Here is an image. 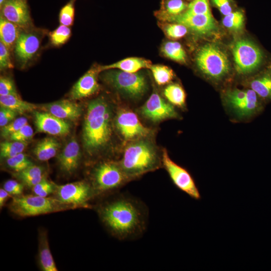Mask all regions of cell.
Masks as SVG:
<instances>
[{
	"instance_id": "6da1fadb",
	"label": "cell",
	"mask_w": 271,
	"mask_h": 271,
	"mask_svg": "<svg viewBox=\"0 0 271 271\" xmlns=\"http://www.w3.org/2000/svg\"><path fill=\"white\" fill-rule=\"evenodd\" d=\"M98 212L105 226L119 240L138 239L147 229L149 220L147 205L126 193L119 194L104 203Z\"/></svg>"
},
{
	"instance_id": "7a4b0ae2",
	"label": "cell",
	"mask_w": 271,
	"mask_h": 271,
	"mask_svg": "<svg viewBox=\"0 0 271 271\" xmlns=\"http://www.w3.org/2000/svg\"><path fill=\"white\" fill-rule=\"evenodd\" d=\"M112 105L103 96L90 101L87 106L82 130V141L86 152L95 156L110 144L115 116Z\"/></svg>"
},
{
	"instance_id": "3957f363",
	"label": "cell",
	"mask_w": 271,
	"mask_h": 271,
	"mask_svg": "<svg viewBox=\"0 0 271 271\" xmlns=\"http://www.w3.org/2000/svg\"><path fill=\"white\" fill-rule=\"evenodd\" d=\"M118 162L130 181L162 167V151L152 137L139 139L125 144Z\"/></svg>"
},
{
	"instance_id": "277c9868",
	"label": "cell",
	"mask_w": 271,
	"mask_h": 271,
	"mask_svg": "<svg viewBox=\"0 0 271 271\" xmlns=\"http://www.w3.org/2000/svg\"><path fill=\"white\" fill-rule=\"evenodd\" d=\"M223 107L235 122H247L261 114L266 103L250 88H229L222 94Z\"/></svg>"
},
{
	"instance_id": "5b68a950",
	"label": "cell",
	"mask_w": 271,
	"mask_h": 271,
	"mask_svg": "<svg viewBox=\"0 0 271 271\" xmlns=\"http://www.w3.org/2000/svg\"><path fill=\"white\" fill-rule=\"evenodd\" d=\"M196 66L208 80L218 84L229 76L231 67L226 53L218 45L207 43L201 47L195 56Z\"/></svg>"
},
{
	"instance_id": "8992f818",
	"label": "cell",
	"mask_w": 271,
	"mask_h": 271,
	"mask_svg": "<svg viewBox=\"0 0 271 271\" xmlns=\"http://www.w3.org/2000/svg\"><path fill=\"white\" fill-rule=\"evenodd\" d=\"M231 51L235 69L239 75L257 73L264 68L263 66L268 65H265L267 57L264 51L250 40H237L231 46Z\"/></svg>"
},
{
	"instance_id": "52a82bcc",
	"label": "cell",
	"mask_w": 271,
	"mask_h": 271,
	"mask_svg": "<svg viewBox=\"0 0 271 271\" xmlns=\"http://www.w3.org/2000/svg\"><path fill=\"white\" fill-rule=\"evenodd\" d=\"M70 206L56 198L28 195L13 197L9 209L18 216L27 217L61 211L70 208Z\"/></svg>"
},
{
	"instance_id": "ba28073f",
	"label": "cell",
	"mask_w": 271,
	"mask_h": 271,
	"mask_svg": "<svg viewBox=\"0 0 271 271\" xmlns=\"http://www.w3.org/2000/svg\"><path fill=\"white\" fill-rule=\"evenodd\" d=\"M101 76L103 80L123 96L138 99L146 93L148 86L144 75L128 73L117 69H109Z\"/></svg>"
},
{
	"instance_id": "9c48e42d",
	"label": "cell",
	"mask_w": 271,
	"mask_h": 271,
	"mask_svg": "<svg viewBox=\"0 0 271 271\" xmlns=\"http://www.w3.org/2000/svg\"><path fill=\"white\" fill-rule=\"evenodd\" d=\"M129 182L118 161L102 162L92 171L91 186L95 195L117 190Z\"/></svg>"
},
{
	"instance_id": "30bf717a",
	"label": "cell",
	"mask_w": 271,
	"mask_h": 271,
	"mask_svg": "<svg viewBox=\"0 0 271 271\" xmlns=\"http://www.w3.org/2000/svg\"><path fill=\"white\" fill-rule=\"evenodd\" d=\"M114 125L120 137L126 144L139 139L152 137L155 131L144 125L133 111L124 107L116 111Z\"/></svg>"
},
{
	"instance_id": "8fae6325",
	"label": "cell",
	"mask_w": 271,
	"mask_h": 271,
	"mask_svg": "<svg viewBox=\"0 0 271 271\" xmlns=\"http://www.w3.org/2000/svg\"><path fill=\"white\" fill-rule=\"evenodd\" d=\"M162 167L177 189L194 200L201 199L199 189L191 173L186 168L173 161L165 149L162 150Z\"/></svg>"
},
{
	"instance_id": "7c38bea8",
	"label": "cell",
	"mask_w": 271,
	"mask_h": 271,
	"mask_svg": "<svg viewBox=\"0 0 271 271\" xmlns=\"http://www.w3.org/2000/svg\"><path fill=\"white\" fill-rule=\"evenodd\" d=\"M56 198L73 207L87 206V202L94 196L92 186L85 181H79L56 186Z\"/></svg>"
},
{
	"instance_id": "4fadbf2b",
	"label": "cell",
	"mask_w": 271,
	"mask_h": 271,
	"mask_svg": "<svg viewBox=\"0 0 271 271\" xmlns=\"http://www.w3.org/2000/svg\"><path fill=\"white\" fill-rule=\"evenodd\" d=\"M175 107L157 92H154L139 111L145 118L156 123L167 119L180 118Z\"/></svg>"
},
{
	"instance_id": "5bb4252c",
	"label": "cell",
	"mask_w": 271,
	"mask_h": 271,
	"mask_svg": "<svg viewBox=\"0 0 271 271\" xmlns=\"http://www.w3.org/2000/svg\"><path fill=\"white\" fill-rule=\"evenodd\" d=\"M160 20L182 24L201 36L212 35L218 30L211 14H193L185 11L177 16L165 17Z\"/></svg>"
},
{
	"instance_id": "9a60e30c",
	"label": "cell",
	"mask_w": 271,
	"mask_h": 271,
	"mask_svg": "<svg viewBox=\"0 0 271 271\" xmlns=\"http://www.w3.org/2000/svg\"><path fill=\"white\" fill-rule=\"evenodd\" d=\"M34 122L37 130L50 135L64 136L70 131L69 123L45 111H34Z\"/></svg>"
},
{
	"instance_id": "2e32d148",
	"label": "cell",
	"mask_w": 271,
	"mask_h": 271,
	"mask_svg": "<svg viewBox=\"0 0 271 271\" xmlns=\"http://www.w3.org/2000/svg\"><path fill=\"white\" fill-rule=\"evenodd\" d=\"M1 15L22 29L29 27L31 24L27 0H7L1 8Z\"/></svg>"
},
{
	"instance_id": "e0dca14e",
	"label": "cell",
	"mask_w": 271,
	"mask_h": 271,
	"mask_svg": "<svg viewBox=\"0 0 271 271\" xmlns=\"http://www.w3.org/2000/svg\"><path fill=\"white\" fill-rule=\"evenodd\" d=\"M40 42L37 34L22 31L14 47L15 55L22 67L25 66L37 53Z\"/></svg>"
},
{
	"instance_id": "ac0fdd59",
	"label": "cell",
	"mask_w": 271,
	"mask_h": 271,
	"mask_svg": "<svg viewBox=\"0 0 271 271\" xmlns=\"http://www.w3.org/2000/svg\"><path fill=\"white\" fill-rule=\"evenodd\" d=\"M100 72L99 66H94L88 70L72 87L70 97L78 100L89 97L99 89L97 76Z\"/></svg>"
},
{
	"instance_id": "d6986e66",
	"label": "cell",
	"mask_w": 271,
	"mask_h": 271,
	"mask_svg": "<svg viewBox=\"0 0 271 271\" xmlns=\"http://www.w3.org/2000/svg\"><path fill=\"white\" fill-rule=\"evenodd\" d=\"M42 109L59 118L75 121L82 113V107L79 104L69 100H61L44 104Z\"/></svg>"
},
{
	"instance_id": "ffe728a7",
	"label": "cell",
	"mask_w": 271,
	"mask_h": 271,
	"mask_svg": "<svg viewBox=\"0 0 271 271\" xmlns=\"http://www.w3.org/2000/svg\"><path fill=\"white\" fill-rule=\"evenodd\" d=\"M266 104L271 101V64H269L251 77L246 82Z\"/></svg>"
},
{
	"instance_id": "44dd1931",
	"label": "cell",
	"mask_w": 271,
	"mask_h": 271,
	"mask_svg": "<svg viewBox=\"0 0 271 271\" xmlns=\"http://www.w3.org/2000/svg\"><path fill=\"white\" fill-rule=\"evenodd\" d=\"M80 158L79 145L75 138H72L65 145L57 159L61 169L70 174L77 169Z\"/></svg>"
},
{
	"instance_id": "7402d4cb",
	"label": "cell",
	"mask_w": 271,
	"mask_h": 271,
	"mask_svg": "<svg viewBox=\"0 0 271 271\" xmlns=\"http://www.w3.org/2000/svg\"><path fill=\"white\" fill-rule=\"evenodd\" d=\"M151 62L148 60L139 57H128L114 63L99 66L101 71L109 69H117L128 73H137L143 68H149Z\"/></svg>"
},
{
	"instance_id": "603a6c76",
	"label": "cell",
	"mask_w": 271,
	"mask_h": 271,
	"mask_svg": "<svg viewBox=\"0 0 271 271\" xmlns=\"http://www.w3.org/2000/svg\"><path fill=\"white\" fill-rule=\"evenodd\" d=\"M22 28L0 16V40L9 50L12 49L22 32Z\"/></svg>"
},
{
	"instance_id": "cb8c5ba5",
	"label": "cell",
	"mask_w": 271,
	"mask_h": 271,
	"mask_svg": "<svg viewBox=\"0 0 271 271\" xmlns=\"http://www.w3.org/2000/svg\"><path fill=\"white\" fill-rule=\"evenodd\" d=\"M60 147V143L55 138H45L37 144L33 153L39 160L46 161L56 155Z\"/></svg>"
},
{
	"instance_id": "d4e9b609",
	"label": "cell",
	"mask_w": 271,
	"mask_h": 271,
	"mask_svg": "<svg viewBox=\"0 0 271 271\" xmlns=\"http://www.w3.org/2000/svg\"><path fill=\"white\" fill-rule=\"evenodd\" d=\"M1 106L10 108L18 114L34 111L37 106L33 103L23 100L19 96L13 95L0 96Z\"/></svg>"
},
{
	"instance_id": "484cf974",
	"label": "cell",
	"mask_w": 271,
	"mask_h": 271,
	"mask_svg": "<svg viewBox=\"0 0 271 271\" xmlns=\"http://www.w3.org/2000/svg\"><path fill=\"white\" fill-rule=\"evenodd\" d=\"M39 261L41 268L44 271H57L54 260L50 250L49 243L45 233H41L39 238Z\"/></svg>"
},
{
	"instance_id": "4316f807",
	"label": "cell",
	"mask_w": 271,
	"mask_h": 271,
	"mask_svg": "<svg viewBox=\"0 0 271 271\" xmlns=\"http://www.w3.org/2000/svg\"><path fill=\"white\" fill-rule=\"evenodd\" d=\"M164 95L174 106L182 109L186 108V95L183 88L178 83L168 84L164 89Z\"/></svg>"
},
{
	"instance_id": "83f0119b",
	"label": "cell",
	"mask_w": 271,
	"mask_h": 271,
	"mask_svg": "<svg viewBox=\"0 0 271 271\" xmlns=\"http://www.w3.org/2000/svg\"><path fill=\"white\" fill-rule=\"evenodd\" d=\"M188 6L183 0H162L160 9L155 14L160 20L165 17L180 15L187 10Z\"/></svg>"
},
{
	"instance_id": "f1b7e54d",
	"label": "cell",
	"mask_w": 271,
	"mask_h": 271,
	"mask_svg": "<svg viewBox=\"0 0 271 271\" xmlns=\"http://www.w3.org/2000/svg\"><path fill=\"white\" fill-rule=\"evenodd\" d=\"M163 55L175 61L185 63L187 60L186 53L180 43L175 41H168L163 44L161 47Z\"/></svg>"
},
{
	"instance_id": "f546056e",
	"label": "cell",
	"mask_w": 271,
	"mask_h": 271,
	"mask_svg": "<svg viewBox=\"0 0 271 271\" xmlns=\"http://www.w3.org/2000/svg\"><path fill=\"white\" fill-rule=\"evenodd\" d=\"M156 82L159 85L169 83L174 78L173 71L169 67L163 65H152L149 68Z\"/></svg>"
},
{
	"instance_id": "4dcf8cb0",
	"label": "cell",
	"mask_w": 271,
	"mask_h": 271,
	"mask_svg": "<svg viewBox=\"0 0 271 271\" xmlns=\"http://www.w3.org/2000/svg\"><path fill=\"white\" fill-rule=\"evenodd\" d=\"M27 143L15 141L3 142L0 144V155L2 159H7L24 152Z\"/></svg>"
},
{
	"instance_id": "1f68e13d",
	"label": "cell",
	"mask_w": 271,
	"mask_h": 271,
	"mask_svg": "<svg viewBox=\"0 0 271 271\" xmlns=\"http://www.w3.org/2000/svg\"><path fill=\"white\" fill-rule=\"evenodd\" d=\"M244 21L243 14L241 12L236 11L224 16L222 23L223 25L229 30L238 32L242 29Z\"/></svg>"
},
{
	"instance_id": "d6a6232c",
	"label": "cell",
	"mask_w": 271,
	"mask_h": 271,
	"mask_svg": "<svg viewBox=\"0 0 271 271\" xmlns=\"http://www.w3.org/2000/svg\"><path fill=\"white\" fill-rule=\"evenodd\" d=\"M160 25L166 36L172 39H180L188 32V28L184 25L176 23L164 22Z\"/></svg>"
},
{
	"instance_id": "836d02e7",
	"label": "cell",
	"mask_w": 271,
	"mask_h": 271,
	"mask_svg": "<svg viewBox=\"0 0 271 271\" xmlns=\"http://www.w3.org/2000/svg\"><path fill=\"white\" fill-rule=\"evenodd\" d=\"M71 35L70 28L66 26L60 25L50 33L51 43L54 46H60L65 44Z\"/></svg>"
},
{
	"instance_id": "e575fe53",
	"label": "cell",
	"mask_w": 271,
	"mask_h": 271,
	"mask_svg": "<svg viewBox=\"0 0 271 271\" xmlns=\"http://www.w3.org/2000/svg\"><path fill=\"white\" fill-rule=\"evenodd\" d=\"M7 166L16 173L21 172L33 164L23 153L6 159Z\"/></svg>"
},
{
	"instance_id": "d590c367",
	"label": "cell",
	"mask_w": 271,
	"mask_h": 271,
	"mask_svg": "<svg viewBox=\"0 0 271 271\" xmlns=\"http://www.w3.org/2000/svg\"><path fill=\"white\" fill-rule=\"evenodd\" d=\"M75 0H70L61 9L59 21L61 25L68 27L73 25L75 16Z\"/></svg>"
},
{
	"instance_id": "8d00e7d4",
	"label": "cell",
	"mask_w": 271,
	"mask_h": 271,
	"mask_svg": "<svg viewBox=\"0 0 271 271\" xmlns=\"http://www.w3.org/2000/svg\"><path fill=\"white\" fill-rule=\"evenodd\" d=\"M27 124L28 119L26 117H20L15 119L6 125L1 127V135L2 137L8 139L11 134Z\"/></svg>"
},
{
	"instance_id": "74e56055",
	"label": "cell",
	"mask_w": 271,
	"mask_h": 271,
	"mask_svg": "<svg viewBox=\"0 0 271 271\" xmlns=\"http://www.w3.org/2000/svg\"><path fill=\"white\" fill-rule=\"evenodd\" d=\"M43 169L39 166L32 165L24 170L16 173L15 175L16 178L25 182L43 176Z\"/></svg>"
},
{
	"instance_id": "f35d334b",
	"label": "cell",
	"mask_w": 271,
	"mask_h": 271,
	"mask_svg": "<svg viewBox=\"0 0 271 271\" xmlns=\"http://www.w3.org/2000/svg\"><path fill=\"white\" fill-rule=\"evenodd\" d=\"M185 11L193 14H211L208 0H193Z\"/></svg>"
},
{
	"instance_id": "ab89813d",
	"label": "cell",
	"mask_w": 271,
	"mask_h": 271,
	"mask_svg": "<svg viewBox=\"0 0 271 271\" xmlns=\"http://www.w3.org/2000/svg\"><path fill=\"white\" fill-rule=\"evenodd\" d=\"M56 186L44 178L41 182L32 187L35 195L47 197L55 192Z\"/></svg>"
},
{
	"instance_id": "60d3db41",
	"label": "cell",
	"mask_w": 271,
	"mask_h": 271,
	"mask_svg": "<svg viewBox=\"0 0 271 271\" xmlns=\"http://www.w3.org/2000/svg\"><path fill=\"white\" fill-rule=\"evenodd\" d=\"M33 130L32 127L27 124L18 131L11 134L8 139L21 142H27L30 140L33 136Z\"/></svg>"
},
{
	"instance_id": "b9f144b4",
	"label": "cell",
	"mask_w": 271,
	"mask_h": 271,
	"mask_svg": "<svg viewBox=\"0 0 271 271\" xmlns=\"http://www.w3.org/2000/svg\"><path fill=\"white\" fill-rule=\"evenodd\" d=\"M13 95L19 96L13 80L9 77L1 76L0 96Z\"/></svg>"
},
{
	"instance_id": "7bdbcfd3",
	"label": "cell",
	"mask_w": 271,
	"mask_h": 271,
	"mask_svg": "<svg viewBox=\"0 0 271 271\" xmlns=\"http://www.w3.org/2000/svg\"><path fill=\"white\" fill-rule=\"evenodd\" d=\"M14 68L10 58V50L2 42H0V69L4 70Z\"/></svg>"
},
{
	"instance_id": "ee69618b",
	"label": "cell",
	"mask_w": 271,
	"mask_h": 271,
	"mask_svg": "<svg viewBox=\"0 0 271 271\" xmlns=\"http://www.w3.org/2000/svg\"><path fill=\"white\" fill-rule=\"evenodd\" d=\"M4 189L11 195L20 196L24 190V185L17 181L9 180L4 184Z\"/></svg>"
},
{
	"instance_id": "f6af8a7d",
	"label": "cell",
	"mask_w": 271,
	"mask_h": 271,
	"mask_svg": "<svg viewBox=\"0 0 271 271\" xmlns=\"http://www.w3.org/2000/svg\"><path fill=\"white\" fill-rule=\"evenodd\" d=\"M18 113L16 111L1 106L0 108V126L2 127L10 122L13 121L16 118Z\"/></svg>"
},
{
	"instance_id": "bcb514c9",
	"label": "cell",
	"mask_w": 271,
	"mask_h": 271,
	"mask_svg": "<svg viewBox=\"0 0 271 271\" xmlns=\"http://www.w3.org/2000/svg\"><path fill=\"white\" fill-rule=\"evenodd\" d=\"M212 2L222 15L226 16L232 12L229 0H212Z\"/></svg>"
},
{
	"instance_id": "7dc6e473",
	"label": "cell",
	"mask_w": 271,
	"mask_h": 271,
	"mask_svg": "<svg viewBox=\"0 0 271 271\" xmlns=\"http://www.w3.org/2000/svg\"><path fill=\"white\" fill-rule=\"evenodd\" d=\"M11 195L4 188H1L0 189V207L3 206L5 202L8 199Z\"/></svg>"
},
{
	"instance_id": "c3c4849f",
	"label": "cell",
	"mask_w": 271,
	"mask_h": 271,
	"mask_svg": "<svg viewBox=\"0 0 271 271\" xmlns=\"http://www.w3.org/2000/svg\"><path fill=\"white\" fill-rule=\"evenodd\" d=\"M7 1V0H0V8L3 6Z\"/></svg>"
},
{
	"instance_id": "681fc988",
	"label": "cell",
	"mask_w": 271,
	"mask_h": 271,
	"mask_svg": "<svg viewBox=\"0 0 271 271\" xmlns=\"http://www.w3.org/2000/svg\"><path fill=\"white\" fill-rule=\"evenodd\" d=\"M189 1H193V0H189Z\"/></svg>"
}]
</instances>
